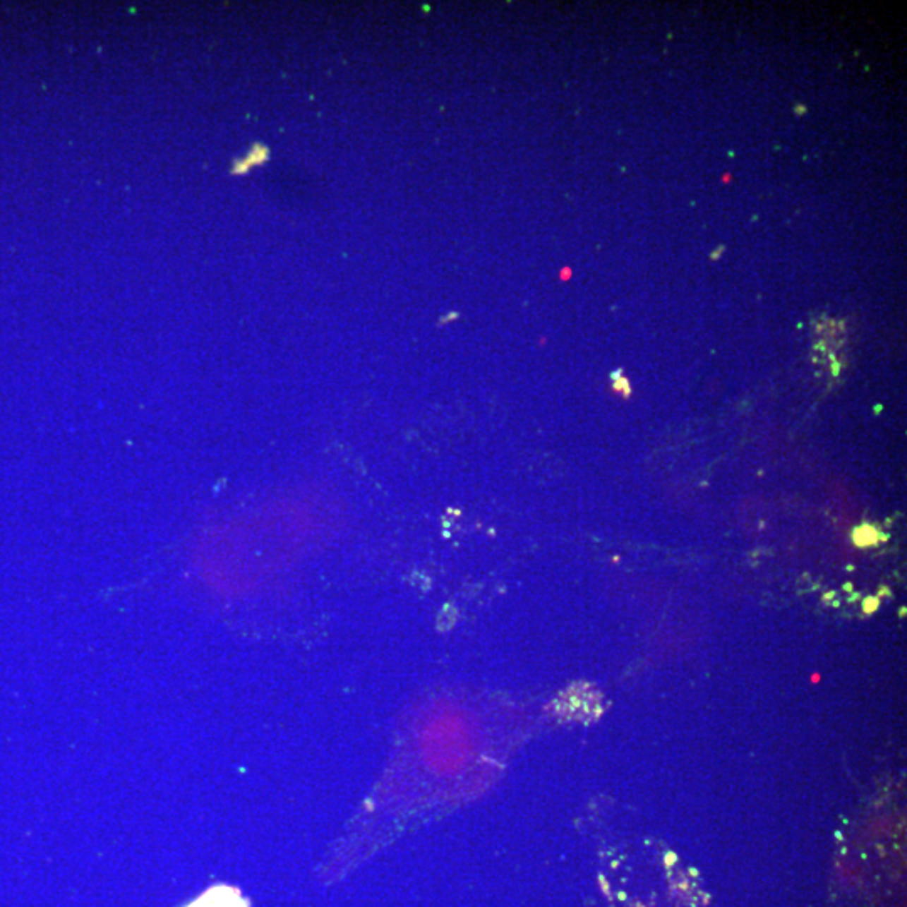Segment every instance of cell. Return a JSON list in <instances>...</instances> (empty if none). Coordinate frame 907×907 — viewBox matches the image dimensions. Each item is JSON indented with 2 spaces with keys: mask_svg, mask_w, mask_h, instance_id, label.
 Segmentation results:
<instances>
[{
  "mask_svg": "<svg viewBox=\"0 0 907 907\" xmlns=\"http://www.w3.org/2000/svg\"><path fill=\"white\" fill-rule=\"evenodd\" d=\"M268 160H269V148L263 143H254V147L251 148V152L247 153L246 158H241V160H236V163H234L232 174L242 175L246 174V172H249L252 167L260 165V163Z\"/></svg>",
  "mask_w": 907,
  "mask_h": 907,
  "instance_id": "6da1fadb",
  "label": "cell"
}]
</instances>
